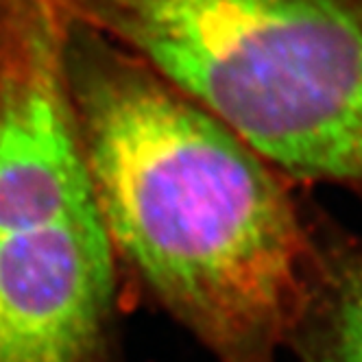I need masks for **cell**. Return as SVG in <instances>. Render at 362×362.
<instances>
[{
  "mask_svg": "<svg viewBox=\"0 0 362 362\" xmlns=\"http://www.w3.org/2000/svg\"><path fill=\"white\" fill-rule=\"evenodd\" d=\"M70 105L116 262L218 362H277L310 297L313 205L216 116L66 20Z\"/></svg>",
  "mask_w": 362,
  "mask_h": 362,
  "instance_id": "1",
  "label": "cell"
},
{
  "mask_svg": "<svg viewBox=\"0 0 362 362\" xmlns=\"http://www.w3.org/2000/svg\"><path fill=\"white\" fill-rule=\"evenodd\" d=\"M53 0H0V362H107L116 255Z\"/></svg>",
  "mask_w": 362,
  "mask_h": 362,
  "instance_id": "2",
  "label": "cell"
},
{
  "mask_svg": "<svg viewBox=\"0 0 362 362\" xmlns=\"http://www.w3.org/2000/svg\"><path fill=\"white\" fill-rule=\"evenodd\" d=\"M168 70L293 184L362 208V0H175Z\"/></svg>",
  "mask_w": 362,
  "mask_h": 362,
  "instance_id": "3",
  "label": "cell"
},
{
  "mask_svg": "<svg viewBox=\"0 0 362 362\" xmlns=\"http://www.w3.org/2000/svg\"><path fill=\"white\" fill-rule=\"evenodd\" d=\"M317 260L303 317L288 349L297 362H362V231L313 205Z\"/></svg>",
  "mask_w": 362,
  "mask_h": 362,
  "instance_id": "4",
  "label": "cell"
}]
</instances>
